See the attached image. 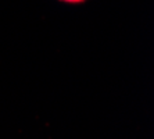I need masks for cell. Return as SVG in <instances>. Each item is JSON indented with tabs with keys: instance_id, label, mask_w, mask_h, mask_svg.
Masks as SVG:
<instances>
[{
	"instance_id": "1",
	"label": "cell",
	"mask_w": 154,
	"mask_h": 139,
	"mask_svg": "<svg viewBox=\"0 0 154 139\" xmlns=\"http://www.w3.org/2000/svg\"><path fill=\"white\" fill-rule=\"evenodd\" d=\"M61 3H65V4H72V6H76V4H82L88 0H58Z\"/></svg>"
}]
</instances>
